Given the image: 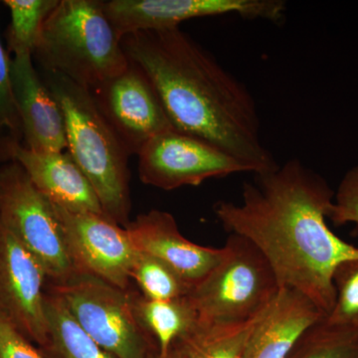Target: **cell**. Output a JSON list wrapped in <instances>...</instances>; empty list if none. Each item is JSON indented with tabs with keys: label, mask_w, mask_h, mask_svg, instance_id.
<instances>
[{
	"label": "cell",
	"mask_w": 358,
	"mask_h": 358,
	"mask_svg": "<svg viewBox=\"0 0 358 358\" xmlns=\"http://www.w3.org/2000/svg\"><path fill=\"white\" fill-rule=\"evenodd\" d=\"M326 315L310 299L282 288L256 327L244 358H287L299 339Z\"/></svg>",
	"instance_id": "cell-16"
},
{
	"label": "cell",
	"mask_w": 358,
	"mask_h": 358,
	"mask_svg": "<svg viewBox=\"0 0 358 358\" xmlns=\"http://www.w3.org/2000/svg\"><path fill=\"white\" fill-rule=\"evenodd\" d=\"M103 8L120 38L141 31L171 29L185 21L237 15L279 24L287 11L282 0H110Z\"/></svg>",
	"instance_id": "cell-9"
},
{
	"label": "cell",
	"mask_w": 358,
	"mask_h": 358,
	"mask_svg": "<svg viewBox=\"0 0 358 358\" xmlns=\"http://www.w3.org/2000/svg\"><path fill=\"white\" fill-rule=\"evenodd\" d=\"M21 145L22 127L11 84L10 59L0 42V162H10L11 152Z\"/></svg>",
	"instance_id": "cell-23"
},
{
	"label": "cell",
	"mask_w": 358,
	"mask_h": 358,
	"mask_svg": "<svg viewBox=\"0 0 358 358\" xmlns=\"http://www.w3.org/2000/svg\"><path fill=\"white\" fill-rule=\"evenodd\" d=\"M287 358H358V329L322 320L303 334Z\"/></svg>",
	"instance_id": "cell-20"
},
{
	"label": "cell",
	"mask_w": 358,
	"mask_h": 358,
	"mask_svg": "<svg viewBox=\"0 0 358 358\" xmlns=\"http://www.w3.org/2000/svg\"><path fill=\"white\" fill-rule=\"evenodd\" d=\"M129 62L121 75L90 91L129 154L138 155L152 138L174 128L152 82Z\"/></svg>",
	"instance_id": "cell-11"
},
{
	"label": "cell",
	"mask_w": 358,
	"mask_h": 358,
	"mask_svg": "<svg viewBox=\"0 0 358 358\" xmlns=\"http://www.w3.org/2000/svg\"><path fill=\"white\" fill-rule=\"evenodd\" d=\"M138 157L141 182L162 190L252 173L248 166L220 148L176 129L152 138Z\"/></svg>",
	"instance_id": "cell-8"
},
{
	"label": "cell",
	"mask_w": 358,
	"mask_h": 358,
	"mask_svg": "<svg viewBox=\"0 0 358 358\" xmlns=\"http://www.w3.org/2000/svg\"><path fill=\"white\" fill-rule=\"evenodd\" d=\"M11 160L23 167L33 185L55 206L103 214L93 186L69 152H34L21 145L11 152Z\"/></svg>",
	"instance_id": "cell-15"
},
{
	"label": "cell",
	"mask_w": 358,
	"mask_h": 358,
	"mask_svg": "<svg viewBox=\"0 0 358 358\" xmlns=\"http://www.w3.org/2000/svg\"><path fill=\"white\" fill-rule=\"evenodd\" d=\"M59 0H6L11 22L7 32L9 49L15 54H33L46 18Z\"/></svg>",
	"instance_id": "cell-21"
},
{
	"label": "cell",
	"mask_w": 358,
	"mask_h": 358,
	"mask_svg": "<svg viewBox=\"0 0 358 358\" xmlns=\"http://www.w3.org/2000/svg\"><path fill=\"white\" fill-rule=\"evenodd\" d=\"M47 338L38 350L44 358H117L101 348L78 324L65 303L45 289Z\"/></svg>",
	"instance_id": "cell-18"
},
{
	"label": "cell",
	"mask_w": 358,
	"mask_h": 358,
	"mask_svg": "<svg viewBox=\"0 0 358 358\" xmlns=\"http://www.w3.org/2000/svg\"><path fill=\"white\" fill-rule=\"evenodd\" d=\"M10 77L23 145L41 152L67 150L64 115L35 69L32 54H15L10 59Z\"/></svg>",
	"instance_id": "cell-13"
},
{
	"label": "cell",
	"mask_w": 358,
	"mask_h": 358,
	"mask_svg": "<svg viewBox=\"0 0 358 358\" xmlns=\"http://www.w3.org/2000/svg\"><path fill=\"white\" fill-rule=\"evenodd\" d=\"M327 218L336 226L350 223L358 225V164L352 167L339 182Z\"/></svg>",
	"instance_id": "cell-25"
},
{
	"label": "cell",
	"mask_w": 358,
	"mask_h": 358,
	"mask_svg": "<svg viewBox=\"0 0 358 358\" xmlns=\"http://www.w3.org/2000/svg\"><path fill=\"white\" fill-rule=\"evenodd\" d=\"M223 250L222 260L188 294L201 324L227 326L255 319L282 289L267 259L248 240L230 234Z\"/></svg>",
	"instance_id": "cell-5"
},
{
	"label": "cell",
	"mask_w": 358,
	"mask_h": 358,
	"mask_svg": "<svg viewBox=\"0 0 358 358\" xmlns=\"http://www.w3.org/2000/svg\"><path fill=\"white\" fill-rule=\"evenodd\" d=\"M133 303L138 322L155 339L160 355H166L199 324V315L188 296L152 300L133 292Z\"/></svg>",
	"instance_id": "cell-17"
},
{
	"label": "cell",
	"mask_w": 358,
	"mask_h": 358,
	"mask_svg": "<svg viewBox=\"0 0 358 358\" xmlns=\"http://www.w3.org/2000/svg\"><path fill=\"white\" fill-rule=\"evenodd\" d=\"M0 221L38 259L49 282L78 274L54 204L14 160L0 166Z\"/></svg>",
	"instance_id": "cell-7"
},
{
	"label": "cell",
	"mask_w": 358,
	"mask_h": 358,
	"mask_svg": "<svg viewBox=\"0 0 358 358\" xmlns=\"http://www.w3.org/2000/svg\"><path fill=\"white\" fill-rule=\"evenodd\" d=\"M33 56L44 72L58 73L89 90L119 76L131 63L98 0H59Z\"/></svg>",
	"instance_id": "cell-4"
},
{
	"label": "cell",
	"mask_w": 358,
	"mask_h": 358,
	"mask_svg": "<svg viewBox=\"0 0 358 358\" xmlns=\"http://www.w3.org/2000/svg\"><path fill=\"white\" fill-rule=\"evenodd\" d=\"M42 79L64 115L68 152L93 186L103 214L126 227L131 155L89 89L55 72H44Z\"/></svg>",
	"instance_id": "cell-3"
},
{
	"label": "cell",
	"mask_w": 358,
	"mask_h": 358,
	"mask_svg": "<svg viewBox=\"0 0 358 358\" xmlns=\"http://www.w3.org/2000/svg\"><path fill=\"white\" fill-rule=\"evenodd\" d=\"M42 264L0 221V306L26 338L43 345L47 338Z\"/></svg>",
	"instance_id": "cell-12"
},
{
	"label": "cell",
	"mask_w": 358,
	"mask_h": 358,
	"mask_svg": "<svg viewBox=\"0 0 358 358\" xmlns=\"http://www.w3.org/2000/svg\"><path fill=\"white\" fill-rule=\"evenodd\" d=\"M267 310L241 324L211 326L199 322L192 333L176 345L188 358H244L250 338Z\"/></svg>",
	"instance_id": "cell-19"
},
{
	"label": "cell",
	"mask_w": 358,
	"mask_h": 358,
	"mask_svg": "<svg viewBox=\"0 0 358 358\" xmlns=\"http://www.w3.org/2000/svg\"><path fill=\"white\" fill-rule=\"evenodd\" d=\"M54 207L77 273L129 289L131 268L140 251L134 246L127 228L105 214Z\"/></svg>",
	"instance_id": "cell-10"
},
{
	"label": "cell",
	"mask_w": 358,
	"mask_h": 358,
	"mask_svg": "<svg viewBox=\"0 0 358 358\" xmlns=\"http://www.w3.org/2000/svg\"><path fill=\"white\" fill-rule=\"evenodd\" d=\"M147 358H188L185 352L181 350L178 345H174L173 348L169 350L166 355H160L159 352L152 353Z\"/></svg>",
	"instance_id": "cell-27"
},
{
	"label": "cell",
	"mask_w": 358,
	"mask_h": 358,
	"mask_svg": "<svg viewBox=\"0 0 358 358\" xmlns=\"http://www.w3.org/2000/svg\"><path fill=\"white\" fill-rule=\"evenodd\" d=\"M0 358H44L0 306Z\"/></svg>",
	"instance_id": "cell-26"
},
{
	"label": "cell",
	"mask_w": 358,
	"mask_h": 358,
	"mask_svg": "<svg viewBox=\"0 0 358 358\" xmlns=\"http://www.w3.org/2000/svg\"><path fill=\"white\" fill-rule=\"evenodd\" d=\"M141 294L152 300H173L188 296L192 286L159 258L141 252L131 274Z\"/></svg>",
	"instance_id": "cell-22"
},
{
	"label": "cell",
	"mask_w": 358,
	"mask_h": 358,
	"mask_svg": "<svg viewBox=\"0 0 358 358\" xmlns=\"http://www.w3.org/2000/svg\"><path fill=\"white\" fill-rule=\"evenodd\" d=\"M138 251L159 258L194 287L222 260L224 250L193 243L178 229L171 213L150 210L126 226Z\"/></svg>",
	"instance_id": "cell-14"
},
{
	"label": "cell",
	"mask_w": 358,
	"mask_h": 358,
	"mask_svg": "<svg viewBox=\"0 0 358 358\" xmlns=\"http://www.w3.org/2000/svg\"><path fill=\"white\" fill-rule=\"evenodd\" d=\"M333 284L336 300L324 320L336 326L358 329V258L339 264L334 272Z\"/></svg>",
	"instance_id": "cell-24"
},
{
	"label": "cell",
	"mask_w": 358,
	"mask_h": 358,
	"mask_svg": "<svg viewBox=\"0 0 358 358\" xmlns=\"http://www.w3.org/2000/svg\"><path fill=\"white\" fill-rule=\"evenodd\" d=\"M334 197L326 179L294 159L254 174L242 187L241 201L216 202L214 214L224 229L263 254L282 288L303 294L327 317L336 300L334 270L358 258V247L327 225Z\"/></svg>",
	"instance_id": "cell-1"
},
{
	"label": "cell",
	"mask_w": 358,
	"mask_h": 358,
	"mask_svg": "<svg viewBox=\"0 0 358 358\" xmlns=\"http://www.w3.org/2000/svg\"><path fill=\"white\" fill-rule=\"evenodd\" d=\"M121 43L152 82L174 129L220 148L253 174L279 166L264 145L251 92L190 35L176 27L133 33Z\"/></svg>",
	"instance_id": "cell-2"
},
{
	"label": "cell",
	"mask_w": 358,
	"mask_h": 358,
	"mask_svg": "<svg viewBox=\"0 0 358 358\" xmlns=\"http://www.w3.org/2000/svg\"><path fill=\"white\" fill-rule=\"evenodd\" d=\"M46 289L59 296L82 329L117 358H147L157 350L155 339L141 327L133 292L87 274H75Z\"/></svg>",
	"instance_id": "cell-6"
}]
</instances>
